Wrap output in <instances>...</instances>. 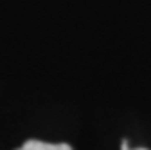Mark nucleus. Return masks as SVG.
<instances>
[{
	"label": "nucleus",
	"mask_w": 151,
	"mask_h": 150,
	"mask_svg": "<svg viewBox=\"0 0 151 150\" xmlns=\"http://www.w3.org/2000/svg\"><path fill=\"white\" fill-rule=\"evenodd\" d=\"M16 150H72V148L67 143H43L38 139H29Z\"/></svg>",
	"instance_id": "obj_1"
},
{
	"label": "nucleus",
	"mask_w": 151,
	"mask_h": 150,
	"mask_svg": "<svg viewBox=\"0 0 151 150\" xmlns=\"http://www.w3.org/2000/svg\"><path fill=\"white\" fill-rule=\"evenodd\" d=\"M121 150H131V148H129V143H128L126 139H124V141L121 143Z\"/></svg>",
	"instance_id": "obj_2"
},
{
	"label": "nucleus",
	"mask_w": 151,
	"mask_h": 150,
	"mask_svg": "<svg viewBox=\"0 0 151 150\" xmlns=\"http://www.w3.org/2000/svg\"><path fill=\"white\" fill-rule=\"evenodd\" d=\"M135 150H147V148H135Z\"/></svg>",
	"instance_id": "obj_3"
}]
</instances>
